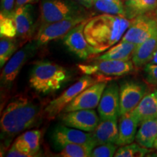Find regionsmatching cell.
I'll list each match as a JSON object with an SVG mask.
<instances>
[{"instance_id":"obj_31","label":"cell","mask_w":157,"mask_h":157,"mask_svg":"<svg viewBox=\"0 0 157 157\" xmlns=\"http://www.w3.org/2000/svg\"><path fill=\"white\" fill-rule=\"evenodd\" d=\"M145 78L147 82L157 86V63H148L144 66Z\"/></svg>"},{"instance_id":"obj_18","label":"cell","mask_w":157,"mask_h":157,"mask_svg":"<svg viewBox=\"0 0 157 157\" xmlns=\"http://www.w3.org/2000/svg\"><path fill=\"white\" fill-rule=\"evenodd\" d=\"M96 146L105 143H117L119 137L117 119H101L93 132Z\"/></svg>"},{"instance_id":"obj_11","label":"cell","mask_w":157,"mask_h":157,"mask_svg":"<svg viewBox=\"0 0 157 157\" xmlns=\"http://www.w3.org/2000/svg\"><path fill=\"white\" fill-rule=\"evenodd\" d=\"M146 93V87L140 82L135 81L122 82L119 87V115L121 116L132 111L140 103Z\"/></svg>"},{"instance_id":"obj_14","label":"cell","mask_w":157,"mask_h":157,"mask_svg":"<svg viewBox=\"0 0 157 157\" xmlns=\"http://www.w3.org/2000/svg\"><path fill=\"white\" fill-rule=\"evenodd\" d=\"M88 20L74 27L63 38L65 46L82 60H86L95 55L84 35V27Z\"/></svg>"},{"instance_id":"obj_10","label":"cell","mask_w":157,"mask_h":157,"mask_svg":"<svg viewBox=\"0 0 157 157\" xmlns=\"http://www.w3.org/2000/svg\"><path fill=\"white\" fill-rule=\"evenodd\" d=\"M52 139L54 144L58 148L63 147L70 143L85 144L96 146L93 137V132H87L80 129L73 128L66 125H58L52 132Z\"/></svg>"},{"instance_id":"obj_9","label":"cell","mask_w":157,"mask_h":157,"mask_svg":"<svg viewBox=\"0 0 157 157\" xmlns=\"http://www.w3.org/2000/svg\"><path fill=\"white\" fill-rule=\"evenodd\" d=\"M157 32L156 16L146 14L137 15L131 20L129 25L121 41L138 44Z\"/></svg>"},{"instance_id":"obj_24","label":"cell","mask_w":157,"mask_h":157,"mask_svg":"<svg viewBox=\"0 0 157 157\" xmlns=\"http://www.w3.org/2000/svg\"><path fill=\"white\" fill-rule=\"evenodd\" d=\"M17 38L1 36L0 38V66L2 68L18 48Z\"/></svg>"},{"instance_id":"obj_23","label":"cell","mask_w":157,"mask_h":157,"mask_svg":"<svg viewBox=\"0 0 157 157\" xmlns=\"http://www.w3.org/2000/svg\"><path fill=\"white\" fill-rule=\"evenodd\" d=\"M137 44L131 42L120 41L109 49L105 53L98 56L97 60H130Z\"/></svg>"},{"instance_id":"obj_2","label":"cell","mask_w":157,"mask_h":157,"mask_svg":"<svg viewBox=\"0 0 157 157\" xmlns=\"http://www.w3.org/2000/svg\"><path fill=\"white\" fill-rule=\"evenodd\" d=\"M42 108L26 97L15 98L6 106L0 120L2 137L12 138L35 126L40 119Z\"/></svg>"},{"instance_id":"obj_8","label":"cell","mask_w":157,"mask_h":157,"mask_svg":"<svg viewBox=\"0 0 157 157\" xmlns=\"http://www.w3.org/2000/svg\"><path fill=\"white\" fill-rule=\"evenodd\" d=\"M88 19L90 17L85 13H83L39 27L35 39L36 42L39 46H41L51 41L63 38L74 27Z\"/></svg>"},{"instance_id":"obj_6","label":"cell","mask_w":157,"mask_h":157,"mask_svg":"<svg viewBox=\"0 0 157 157\" xmlns=\"http://www.w3.org/2000/svg\"><path fill=\"white\" fill-rule=\"evenodd\" d=\"M132 60H97L89 64H79L78 68L85 75L121 76L134 71Z\"/></svg>"},{"instance_id":"obj_34","label":"cell","mask_w":157,"mask_h":157,"mask_svg":"<svg viewBox=\"0 0 157 157\" xmlns=\"http://www.w3.org/2000/svg\"><path fill=\"white\" fill-rule=\"evenodd\" d=\"M6 156L9 157H29L28 154L20 151L18 148H17L14 144L12 145V146L9 149L8 151H7Z\"/></svg>"},{"instance_id":"obj_1","label":"cell","mask_w":157,"mask_h":157,"mask_svg":"<svg viewBox=\"0 0 157 157\" xmlns=\"http://www.w3.org/2000/svg\"><path fill=\"white\" fill-rule=\"evenodd\" d=\"M130 23V20L125 16L103 13L88 20L84 35L97 55L120 42Z\"/></svg>"},{"instance_id":"obj_4","label":"cell","mask_w":157,"mask_h":157,"mask_svg":"<svg viewBox=\"0 0 157 157\" xmlns=\"http://www.w3.org/2000/svg\"><path fill=\"white\" fill-rule=\"evenodd\" d=\"M100 81L102 80L90 75L82 76L77 82L65 90L60 96L51 101L44 109L43 115L47 119H53L63 112L65 108L75 99L83 90Z\"/></svg>"},{"instance_id":"obj_40","label":"cell","mask_w":157,"mask_h":157,"mask_svg":"<svg viewBox=\"0 0 157 157\" xmlns=\"http://www.w3.org/2000/svg\"><path fill=\"white\" fill-rule=\"evenodd\" d=\"M155 16H156V18L157 19V8L156 10V11H155Z\"/></svg>"},{"instance_id":"obj_28","label":"cell","mask_w":157,"mask_h":157,"mask_svg":"<svg viewBox=\"0 0 157 157\" xmlns=\"http://www.w3.org/2000/svg\"><path fill=\"white\" fill-rule=\"evenodd\" d=\"M0 34L1 36L16 38V26L13 17H6L0 15Z\"/></svg>"},{"instance_id":"obj_13","label":"cell","mask_w":157,"mask_h":157,"mask_svg":"<svg viewBox=\"0 0 157 157\" xmlns=\"http://www.w3.org/2000/svg\"><path fill=\"white\" fill-rule=\"evenodd\" d=\"M60 119L66 126L85 132H93L101 121V118L94 109H81L63 112Z\"/></svg>"},{"instance_id":"obj_27","label":"cell","mask_w":157,"mask_h":157,"mask_svg":"<svg viewBox=\"0 0 157 157\" xmlns=\"http://www.w3.org/2000/svg\"><path fill=\"white\" fill-rule=\"evenodd\" d=\"M149 153L147 148L141 146L138 143H130V144L122 146L117 149L114 155L115 157H135L144 156Z\"/></svg>"},{"instance_id":"obj_5","label":"cell","mask_w":157,"mask_h":157,"mask_svg":"<svg viewBox=\"0 0 157 157\" xmlns=\"http://www.w3.org/2000/svg\"><path fill=\"white\" fill-rule=\"evenodd\" d=\"M83 13L79 6L69 0H42L39 27Z\"/></svg>"},{"instance_id":"obj_35","label":"cell","mask_w":157,"mask_h":157,"mask_svg":"<svg viewBox=\"0 0 157 157\" xmlns=\"http://www.w3.org/2000/svg\"><path fill=\"white\" fill-rule=\"evenodd\" d=\"M38 0H16V4H15V10L18 8L20 7L28 4H33L36 3Z\"/></svg>"},{"instance_id":"obj_37","label":"cell","mask_w":157,"mask_h":157,"mask_svg":"<svg viewBox=\"0 0 157 157\" xmlns=\"http://www.w3.org/2000/svg\"><path fill=\"white\" fill-rule=\"evenodd\" d=\"M150 63H157V48L156 51H155L154 56H153L152 60H151Z\"/></svg>"},{"instance_id":"obj_7","label":"cell","mask_w":157,"mask_h":157,"mask_svg":"<svg viewBox=\"0 0 157 157\" xmlns=\"http://www.w3.org/2000/svg\"><path fill=\"white\" fill-rule=\"evenodd\" d=\"M38 47L36 42H29L15 52L2 71L1 84L3 87L10 88L23 66L34 56Z\"/></svg>"},{"instance_id":"obj_38","label":"cell","mask_w":157,"mask_h":157,"mask_svg":"<svg viewBox=\"0 0 157 157\" xmlns=\"http://www.w3.org/2000/svg\"><path fill=\"white\" fill-rule=\"evenodd\" d=\"M154 148H155V149L157 151V138H156V142H155V144H154Z\"/></svg>"},{"instance_id":"obj_21","label":"cell","mask_w":157,"mask_h":157,"mask_svg":"<svg viewBox=\"0 0 157 157\" xmlns=\"http://www.w3.org/2000/svg\"><path fill=\"white\" fill-rule=\"evenodd\" d=\"M157 138V117L150 118L140 123L135 140L141 146L147 148L154 147Z\"/></svg>"},{"instance_id":"obj_20","label":"cell","mask_w":157,"mask_h":157,"mask_svg":"<svg viewBox=\"0 0 157 157\" xmlns=\"http://www.w3.org/2000/svg\"><path fill=\"white\" fill-rule=\"evenodd\" d=\"M41 137V131L38 129L29 130L17 137L13 144L20 151L28 154L29 157L35 156L40 150Z\"/></svg>"},{"instance_id":"obj_12","label":"cell","mask_w":157,"mask_h":157,"mask_svg":"<svg viewBox=\"0 0 157 157\" xmlns=\"http://www.w3.org/2000/svg\"><path fill=\"white\" fill-rule=\"evenodd\" d=\"M107 84L106 81H100L86 88L65 108L63 112L81 109H94L98 107Z\"/></svg>"},{"instance_id":"obj_16","label":"cell","mask_w":157,"mask_h":157,"mask_svg":"<svg viewBox=\"0 0 157 157\" xmlns=\"http://www.w3.org/2000/svg\"><path fill=\"white\" fill-rule=\"evenodd\" d=\"M14 21L16 26V38L27 41L31 38L35 30L33 7L28 4L15 10Z\"/></svg>"},{"instance_id":"obj_30","label":"cell","mask_w":157,"mask_h":157,"mask_svg":"<svg viewBox=\"0 0 157 157\" xmlns=\"http://www.w3.org/2000/svg\"><path fill=\"white\" fill-rule=\"evenodd\" d=\"M157 8V0H140L135 7L132 19L137 15L150 13Z\"/></svg>"},{"instance_id":"obj_15","label":"cell","mask_w":157,"mask_h":157,"mask_svg":"<svg viewBox=\"0 0 157 157\" xmlns=\"http://www.w3.org/2000/svg\"><path fill=\"white\" fill-rule=\"evenodd\" d=\"M120 109L119 87L116 82L107 84L98 105L101 119H118Z\"/></svg>"},{"instance_id":"obj_33","label":"cell","mask_w":157,"mask_h":157,"mask_svg":"<svg viewBox=\"0 0 157 157\" xmlns=\"http://www.w3.org/2000/svg\"><path fill=\"white\" fill-rule=\"evenodd\" d=\"M140 0H126L125 2V17L129 20L132 19V15L135 7H137Z\"/></svg>"},{"instance_id":"obj_26","label":"cell","mask_w":157,"mask_h":157,"mask_svg":"<svg viewBox=\"0 0 157 157\" xmlns=\"http://www.w3.org/2000/svg\"><path fill=\"white\" fill-rule=\"evenodd\" d=\"M94 7L103 13L125 16V8L122 2H116L109 0H95Z\"/></svg>"},{"instance_id":"obj_32","label":"cell","mask_w":157,"mask_h":157,"mask_svg":"<svg viewBox=\"0 0 157 157\" xmlns=\"http://www.w3.org/2000/svg\"><path fill=\"white\" fill-rule=\"evenodd\" d=\"M16 0H1V13L6 17H13L15 11Z\"/></svg>"},{"instance_id":"obj_39","label":"cell","mask_w":157,"mask_h":157,"mask_svg":"<svg viewBox=\"0 0 157 157\" xmlns=\"http://www.w3.org/2000/svg\"><path fill=\"white\" fill-rule=\"evenodd\" d=\"M109 1H112V2H122L121 0H109Z\"/></svg>"},{"instance_id":"obj_17","label":"cell","mask_w":157,"mask_h":157,"mask_svg":"<svg viewBox=\"0 0 157 157\" xmlns=\"http://www.w3.org/2000/svg\"><path fill=\"white\" fill-rule=\"evenodd\" d=\"M119 117V137L116 144L119 146H122L132 143L135 140L137 128L140 122L132 111L124 113Z\"/></svg>"},{"instance_id":"obj_3","label":"cell","mask_w":157,"mask_h":157,"mask_svg":"<svg viewBox=\"0 0 157 157\" xmlns=\"http://www.w3.org/2000/svg\"><path fill=\"white\" fill-rule=\"evenodd\" d=\"M68 78L67 70L60 65L46 60L35 63L29 77V84L39 93H53L61 87Z\"/></svg>"},{"instance_id":"obj_29","label":"cell","mask_w":157,"mask_h":157,"mask_svg":"<svg viewBox=\"0 0 157 157\" xmlns=\"http://www.w3.org/2000/svg\"><path fill=\"white\" fill-rule=\"evenodd\" d=\"M117 145L115 143H105L98 145L93 149L91 157H112L117 152Z\"/></svg>"},{"instance_id":"obj_25","label":"cell","mask_w":157,"mask_h":157,"mask_svg":"<svg viewBox=\"0 0 157 157\" xmlns=\"http://www.w3.org/2000/svg\"><path fill=\"white\" fill-rule=\"evenodd\" d=\"M93 146L85 144L70 143L62 148L60 156L63 157H88L91 156Z\"/></svg>"},{"instance_id":"obj_36","label":"cell","mask_w":157,"mask_h":157,"mask_svg":"<svg viewBox=\"0 0 157 157\" xmlns=\"http://www.w3.org/2000/svg\"><path fill=\"white\" fill-rule=\"evenodd\" d=\"M78 3L81 4L84 7H87V8H91L94 7V3H95V0H76Z\"/></svg>"},{"instance_id":"obj_19","label":"cell","mask_w":157,"mask_h":157,"mask_svg":"<svg viewBox=\"0 0 157 157\" xmlns=\"http://www.w3.org/2000/svg\"><path fill=\"white\" fill-rule=\"evenodd\" d=\"M156 48L157 32L144 42L137 44L132 56V61L135 67L140 68L150 63Z\"/></svg>"},{"instance_id":"obj_22","label":"cell","mask_w":157,"mask_h":157,"mask_svg":"<svg viewBox=\"0 0 157 157\" xmlns=\"http://www.w3.org/2000/svg\"><path fill=\"white\" fill-rule=\"evenodd\" d=\"M132 112L140 123L150 118L157 117V90L146 93Z\"/></svg>"}]
</instances>
